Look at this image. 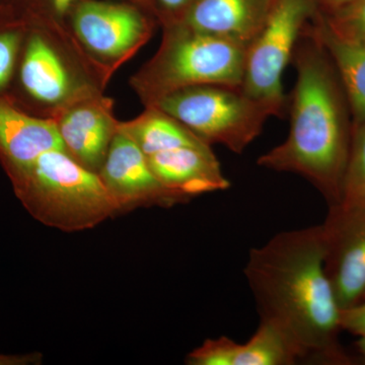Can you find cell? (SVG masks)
I'll use <instances>...</instances> for the list:
<instances>
[{"mask_svg": "<svg viewBox=\"0 0 365 365\" xmlns=\"http://www.w3.org/2000/svg\"><path fill=\"white\" fill-rule=\"evenodd\" d=\"M57 126L71 157L86 169L98 174L118 126L93 106L74 108L57 122Z\"/></svg>", "mask_w": 365, "mask_h": 365, "instance_id": "15", "label": "cell"}, {"mask_svg": "<svg viewBox=\"0 0 365 365\" xmlns=\"http://www.w3.org/2000/svg\"><path fill=\"white\" fill-rule=\"evenodd\" d=\"M52 150H66L57 122L33 116L0 96V163L7 176Z\"/></svg>", "mask_w": 365, "mask_h": 365, "instance_id": "12", "label": "cell"}, {"mask_svg": "<svg viewBox=\"0 0 365 365\" xmlns=\"http://www.w3.org/2000/svg\"><path fill=\"white\" fill-rule=\"evenodd\" d=\"M74 30L91 51L118 57L141 42L148 26L133 7L101 1H86L74 14Z\"/></svg>", "mask_w": 365, "mask_h": 365, "instance_id": "10", "label": "cell"}, {"mask_svg": "<svg viewBox=\"0 0 365 365\" xmlns=\"http://www.w3.org/2000/svg\"><path fill=\"white\" fill-rule=\"evenodd\" d=\"M247 48L182 24L168 25L162 48L148 67L144 83L153 104L192 86H241Z\"/></svg>", "mask_w": 365, "mask_h": 365, "instance_id": "4", "label": "cell"}, {"mask_svg": "<svg viewBox=\"0 0 365 365\" xmlns=\"http://www.w3.org/2000/svg\"><path fill=\"white\" fill-rule=\"evenodd\" d=\"M323 225L287 230L251 249L245 276L259 316L280 329L302 360L345 361L341 309L326 271Z\"/></svg>", "mask_w": 365, "mask_h": 365, "instance_id": "1", "label": "cell"}, {"mask_svg": "<svg viewBox=\"0 0 365 365\" xmlns=\"http://www.w3.org/2000/svg\"><path fill=\"white\" fill-rule=\"evenodd\" d=\"M341 329L365 338V299L341 311Z\"/></svg>", "mask_w": 365, "mask_h": 365, "instance_id": "20", "label": "cell"}, {"mask_svg": "<svg viewBox=\"0 0 365 365\" xmlns=\"http://www.w3.org/2000/svg\"><path fill=\"white\" fill-rule=\"evenodd\" d=\"M316 0H274L260 32L247 48L242 90L285 113L283 73L309 21L318 11Z\"/></svg>", "mask_w": 365, "mask_h": 365, "instance_id": "6", "label": "cell"}, {"mask_svg": "<svg viewBox=\"0 0 365 365\" xmlns=\"http://www.w3.org/2000/svg\"><path fill=\"white\" fill-rule=\"evenodd\" d=\"M42 362L41 353H26V354H2L0 353V365H31Z\"/></svg>", "mask_w": 365, "mask_h": 365, "instance_id": "22", "label": "cell"}, {"mask_svg": "<svg viewBox=\"0 0 365 365\" xmlns=\"http://www.w3.org/2000/svg\"><path fill=\"white\" fill-rule=\"evenodd\" d=\"M312 34L325 48L344 88L355 125L365 121V42L334 33L319 9L309 23Z\"/></svg>", "mask_w": 365, "mask_h": 365, "instance_id": "16", "label": "cell"}, {"mask_svg": "<svg viewBox=\"0 0 365 365\" xmlns=\"http://www.w3.org/2000/svg\"><path fill=\"white\" fill-rule=\"evenodd\" d=\"M165 16L168 25L178 23L196 0H157Z\"/></svg>", "mask_w": 365, "mask_h": 365, "instance_id": "21", "label": "cell"}, {"mask_svg": "<svg viewBox=\"0 0 365 365\" xmlns=\"http://www.w3.org/2000/svg\"><path fill=\"white\" fill-rule=\"evenodd\" d=\"M153 107L175 118L209 144H222L242 153L258 138L269 118L278 117L271 106L241 86L208 85L182 88L160 98Z\"/></svg>", "mask_w": 365, "mask_h": 365, "instance_id": "5", "label": "cell"}, {"mask_svg": "<svg viewBox=\"0 0 365 365\" xmlns=\"http://www.w3.org/2000/svg\"><path fill=\"white\" fill-rule=\"evenodd\" d=\"M302 360L297 346L269 322L259 323L256 332L244 343L228 337L207 339L190 352L188 365H292Z\"/></svg>", "mask_w": 365, "mask_h": 365, "instance_id": "11", "label": "cell"}, {"mask_svg": "<svg viewBox=\"0 0 365 365\" xmlns=\"http://www.w3.org/2000/svg\"><path fill=\"white\" fill-rule=\"evenodd\" d=\"M145 157L158 181L186 200L230 189L211 144L201 137Z\"/></svg>", "mask_w": 365, "mask_h": 365, "instance_id": "9", "label": "cell"}, {"mask_svg": "<svg viewBox=\"0 0 365 365\" xmlns=\"http://www.w3.org/2000/svg\"><path fill=\"white\" fill-rule=\"evenodd\" d=\"M23 24L4 6H0V96L4 97L13 81L25 40Z\"/></svg>", "mask_w": 365, "mask_h": 365, "instance_id": "18", "label": "cell"}, {"mask_svg": "<svg viewBox=\"0 0 365 365\" xmlns=\"http://www.w3.org/2000/svg\"><path fill=\"white\" fill-rule=\"evenodd\" d=\"M297 83L287 139L258 158L259 167L304 178L330 206L339 203L351 137L339 78L324 46L307 24L295 48Z\"/></svg>", "mask_w": 365, "mask_h": 365, "instance_id": "2", "label": "cell"}, {"mask_svg": "<svg viewBox=\"0 0 365 365\" xmlns=\"http://www.w3.org/2000/svg\"><path fill=\"white\" fill-rule=\"evenodd\" d=\"M9 177L24 207L46 227L83 232L117 215L98 174L83 167L67 150L46 151Z\"/></svg>", "mask_w": 365, "mask_h": 365, "instance_id": "3", "label": "cell"}, {"mask_svg": "<svg viewBox=\"0 0 365 365\" xmlns=\"http://www.w3.org/2000/svg\"><path fill=\"white\" fill-rule=\"evenodd\" d=\"M14 76L21 93L41 104H56L63 100L71 85L59 57L37 32L26 36Z\"/></svg>", "mask_w": 365, "mask_h": 365, "instance_id": "14", "label": "cell"}, {"mask_svg": "<svg viewBox=\"0 0 365 365\" xmlns=\"http://www.w3.org/2000/svg\"><path fill=\"white\" fill-rule=\"evenodd\" d=\"M322 225L326 271L342 311L365 299V209L330 206Z\"/></svg>", "mask_w": 365, "mask_h": 365, "instance_id": "8", "label": "cell"}, {"mask_svg": "<svg viewBox=\"0 0 365 365\" xmlns=\"http://www.w3.org/2000/svg\"><path fill=\"white\" fill-rule=\"evenodd\" d=\"M98 176L111 196L117 215L139 207H173L188 201L158 181L143 150L119 128Z\"/></svg>", "mask_w": 365, "mask_h": 365, "instance_id": "7", "label": "cell"}, {"mask_svg": "<svg viewBox=\"0 0 365 365\" xmlns=\"http://www.w3.org/2000/svg\"><path fill=\"white\" fill-rule=\"evenodd\" d=\"M2 4V0H0V6H1Z\"/></svg>", "mask_w": 365, "mask_h": 365, "instance_id": "26", "label": "cell"}, {"mask_svg": "<svg viewBox=\"0 0 365 365\" xmlns=\"http://www.w3.org/2000/svg\"><path fill=\"white\" fill-rule=\"evenodd\" d=\"M341 207L365 209V121L355 125L343 177Z\"/></svg>", "mask_w": 365, "mask_h": 365, "instance_id": "17", "label": "cell"}, {"mask_svg": "<svg viewBox=\"0 0 365 365\" xmlns=\"http://www.w3.org/2000/svg\"><path fill=\"white\" fill-rule=\"evenodd\" d=\"M273 1L196 0L178 23L248 47L265 24Z\"/></svg>", "mask_w": 365, "mask_h": 365, "instance_id": "13", "label": "cell"}, {"mask_svg": "<svg viewBox=\"0 0 365 365\" xmlns=\"http://www.w3.org/2000/svg\"><path fill=\"white\" fill-rule=\"evenodd\" d=\"M357 347H359L360 353L364 355L365 359V338H359V341L357 342Z\"/></svg>", "mask_w": 365, "mask_h": 365, "instance_id": "25", "label": "cell"}, {"mask_svg": "<svg viewBox=\"0 0 365 365\" xmlns=\"http://www.w3.org/2000/svg\"><path fill=\"white\" fill-rule=\"evenodd\" d=\"M73 0H52L53 7L57 13L61 14L66 13L69 9Z\"/></svg>", "mask_w": 365, "mask_h": 365, "instance_id": "24", "label": "cell"}, {"mask_svg": "<svg viewBox=\"0 0 365 365\" xmlns=\"http://www.w3.org/2000/svg\"><path fill=\"white\" fill-rule=\"evenodd\" d=\"M319 13L334 33L348 39L365 42V0H353L332 13L321 11Z\"/></svg>", "mask_w": 365, "mask_h": 365, "instance_id": "19", "label": "cell"}, {"mask_svg": "<svg viewBox=\"0 0 365 365\" xmlns=\"http://www.w3.org/2000/svg\"><path fill=\"white\" fill-rule=\"evenodd\" d=\"M353 0H316L319 11L322 13H332L336 9L345 6L346 4H350Z\"/></svg>", "mask_w": 365, "mask_h": 365, "instance_id": "23", "label": "cell"}]
</instances>
